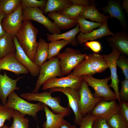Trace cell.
<instances>
[{
    "label": "cell",
    "mask_w": 128,
    "mask_h": 128,
    "mask_svg": "<svg viewBox=\"0 0 128 128\" xmlns=\"http://www.w3.org/2000/svg\"><path fill=\"white\" fill-rule=\"evenodd\" d=\"M96 117L89 113L83 117L79 128H92L93 122Z\"/></svg>",
    "instance_id": "38"
},
{
    "label": "cell",
    "mask_w": 128,
    "mask_h": 128,
    "mask_svg": "<svg viewBox=\"0 0 128 128\" xmlns=\"http://www.w3.org/2000/svg\"><path fill=\"white\" fill-rule=\"evenodd\" d=\"M21 2L22 0H0V9L6 15L14 11Z\"/></svg>",
    "instance_id": "32"
},
{
    "label": "cell",
    "mask_w": 128,
    "mask_h": 128,
    "mask_svg": "<svg viewBox=\"0 0 128 128\" xmlns=\"http://www.w3.org/2000/svg\"><path fill=\"white\" fill-rule=\"evenodd\" d=\"M13 40L16 48L14 55L16 59L27 69L32 76H38L40 67L35 64L27 55L19 44L16 36L13 37Z\"/></svg>",
    "instance_id": "15"
},
{
    "label": "cell",
    "mask_w": 128,
    "mask_h": 128,
    "mask_svg": "<svg viewBox=\"0 0 128 128\" xmlns=\"http://www.w3.org/2000/svg\"><path fill=\"white\" fill-rule=\"evenodd\" d=\"M125 55H120L117 60L116 65L122 70L125 79L128 80V59Z\"/></svg>",
    "instance_id": "36"
},
{
    "label": "cell",
    "mask_w": 128,
    "mask_h": 128,
    "mask_svg": "<svg viewBox=\"0 0 128 128\" xmlns=\"http://www.w3.org/2000/svg\"><path fill=\"white\" fill-rule=\"evenodd\" d=\"M72 4L70 0H48L43 12L47 13L61 11Z\"/></svg>",
    "instance_id": "27"
},
{
    "label": "cell",
    "mask_w": 128,
    "mask_h": 128,
    "mask_svg": "<svg viewBox=\"0 0 128 128\" xmlns=\"http://www.w3.org/2000/svg\"><path fill=\"white\" fill-rule=\"evenodd\" d=\"M121 89L119 91V96L121 101H128V80L124 79L121 81Z\"/></svg>",
    "instance_id": "37"
},
{
    "label": "cell",
    "mask_w": 128,
    "mask_h": 128,
    "mask_svg": "<svg viewBox=\"0 0 128 128\" xmlns=\"http://www.w3.org/2000/svg\"><path fill=\"white\" fill-rule=\"evenodd\" d=\"M14 111L12 108L0 104V128L4 125L6 120L11 119Z\"/></svg>",
    "instance_id": "34"
},
{
    "label": "cell",
    "mask_w": 128,
    "mask_h": 128,
    "mask_svg": "<svg viewBox=\"0 0 128 128\" xmlns=\"http://www.w3.org/2000/svg\"><path fill=\"white\" fill-rule=\"evenodd\" d=\"M72 5H77L82 6L85 7L90 6L91 4V2L87 0H70Z\"/></svg>",
    "instance_id": "42"
},
{
    "label": "cell",
    "mask_w": 128,
    "mask_h": 128,
    "mask_svg": "<svg viewBox=\"0 0 128 128\" xmlns=\"http://www.w3.org/2000/svg\"><path fill=\"white\" fill-rule=\"evenodd\" d=\"M16 51L13 36L5 32L0 37V59L9 55H15Z\"/></svg>",
    "instance_id": "23"
},
{
    "label": "cell",
    "mask_w": 128,
    "mask_h": 128,
    "mask_svg": "<svg viewBox=\"0 0 128 128\" xmlns=\"http://www.w3.org/2000/svg\"><path fill=\"white\" fill-rule=\"evenodd\" d=\"M69 44H70L69 41L64 40L54 41L48 43V59L57 56L60 53L61 50L65 46Z\"/></svg>",
    "instance_id": "28"
},
{
    "label": "cell",
    "mask_w": 128,
    "mask_h": 128,
    "mask_svg": "<svg viewBox=\"0 0 128 128\" xmlns=\"http://www.w3.org/2000/svg\"><path fill=\"white\" fill-rule=\"evenodd\" d=\"M82 77L88 85L94 89L95 92L93 94L95 98H101L107 101L117 100L115 92L110 89L108 84L111 80L110 77L103 79L96 78L90 75H84Z\"/></svg>",
    "instance_id": "7"
},
{
    "label": "cell",
    "mask_w": 128,
    "mask_h": 128,
    "mask_svg": "<svg viewBox=\"0 0 128 128\" xmlns=\"http://www.w3.org/2000/svg\"><path fill=\"white\" fill-rule=\"evenodd\" d=\"M38 32L31 21L27 20L23 22L16 35L20 45L33 62L38 45L37 38Z\"/></svg>",
    "instance_id": "1"
},
{
    "label": "cell",
    "mask_w": 128,
    "mask_h": 128,
    "mask_svg": "<svg viewBox=\"0 0 128 128\" xmlns=\"http://www.w3.org/2000/svg\"><path fill=\"white\" fill-rule=\"evenodd\" d=\"M86 7L72 5L64 10L58 12L59 14L70 19L76 20Z\"/></svg>",
    "instance_id": "33"
},
{
    "label": "cell",
    "mask_w": 128,
    "mask_h": 128,
    "mask_svg": "<svg viewBox=\"0 0 128 128\" xmlns=\"http://www.w3.org/2000/svg\"><path fill=\"white\" fill-rule=\"evenodd\" d=\"M79 16L85 19H88L102 24L107 22L108 19L110 17L109 15L106 16L100 13L93 0L91 1L90 6L84 8Z\"/></svg>",
    "instance_id": "22"
},
{
    "label": "cell",
    "mask_w": 128,
    "mask_h": 128,
    "mask_svg": "<svg viewBox=\"0 0 128 128\" xmlns=\"http://www.w3.org/2000/svg\"><path fill=\"white\" fill-rule=\"evenodd\" d=\"M92 128H112L107 123L106 121L99 117H96L94 120Z\"/></svg>",
    "instance_id": "39"
},
{
    "label": "cell",
    "mask_w": 128,
    "mask_h": 128,
    "mask_svg": "<svg viewBox=\"0 0 128 128\" xmlns=\"http://www.w3.org/2000/svg\"><path fill=\"white\" fill-rule=\"evenodd\" d=\"M6 16L0 9V37L5 33V31L3 29L1 25V22L3 19Z\"/></svg>",
    "instance_id": "43"
},
{
    "label": "cell",
    "mask_w": 128,
    "mask_h": 128,
    "mask_svg": "<svg viewBox=\"0 0 128 128\" xmlns=\"http://www.w3.org/2000/svg\"><path fill=\"white\" fill-rule=\"evenodd\" d=\"M118 105L116 100L107 101L102 100L96 105L91 113L92 115L106 121L118 111Z\"/></svg>",
    "instance_id": "14"
},
{
    "label": "cell",
    "mask_w": 128,
    "mask_h": 128,
    "mask_svg": "<svg viewBox=\"0 0 128 128\" xmlns=\"http://www.w3.org/2000/svg\"><path fill=\"white\" fill-rule=\"evenodd\" d=\"M51 93L45 91L41 93L27 92L22 93L21 97L27 101H37L42 103L50 107L54 113L56 114L63 113L67 116L70 114L72 110L69 107H64L60 105V100L59 97H53Z\"/></svg>",
    "instance_id": "3"
},
{
    "label": "cell",
    "mask_w": 128,
    "mask_h": 128,
    "mask_svg": "<svg viewBox=\"0 0 128 128\" xmlns=\"http://www.w3.org/2000/svg\"><path fill=\"white\" fill-rule=\"evenodd\" d=\"M2 74L0 72V99L3 105L7 101V98L9 94L15 90H19L20 88L17 86V82L23 76H20L16 79H12L9 77L4 72Z\"/></svg>",
    "instance_id": "16"
},
{
    "label": "cell",
    "mask_w": 128,
    "mask_h": 128,
    "mask_svg": "<svg viewBox=\"0 0 128 128\" xmlns=\"http://www.w3.org/2000/svg\"><path fill=\"white\" fill-rule=\"evenodd\" d=\"M106 39L112 49L128 56V35L126 32H118L114 36L106 38Z\"/></svg>",
    "instance_id": "19"
},
{
    "label": "cell",
    "mask_w": 128,
    "mask_h": 128,
    "mask_svg": "<svg viewBox=\"0 0 128 128\" xmlns=\"http://www.w3.org/2000/svg\"><path fill=\"white\" fill-rule=\"evenodd\" d=\"M118 111L128 121V103L125 101H121L118 105Z\"/></svg>",
    "instance_id": "41"
},
{
    "label": "cell",
    "mask_w": 128,
    "mask_h": 128,
    "mask_svg": "<svg viewBox=\"0 0 128 128\" xmlns=\"http://www.w3.org/2000/svg\"><path fill=\"white\" fill-rule=\"evenodd\" d=\"M112 52L108 55H102L103 57L106 62L108 68L110 70L111 80V82L109 85L114 90L117 100L119 103L120 102L119 96V83L120 80L118 78L117 70L116 61L119 56L121 54L119 51L112 49Z\"/></svg>",
    "instance_id": "13"
},
{
    "label": "cell",
    "mask_w": 128,
    "mask_h": 128,
    "mask_svg": "<svg viewBox=\"0 0 128 128\" xmlns=\"http://www.w3.org/2000/svg\"><path fill=\"white\" fill-rule=\"evenodd\" d=\"M56 91L62 92L66 96L68 100V107L73 110L75 114L74 121L76 124L80 125L83 117L81 115L79 108L80 99L79 91L69 87H55L49 89V92L51 93Z\"/></svg>",
    "instance_id": "11"
},
{
    "label": "cell",
    "mask_w": 128,
    "mask_h": 128,
    "mask_svg": "<svg viewBox=\"0 0 128 128\" xmlns=\"http://www.w3.org/2000/svg\"><path fill=\"white\" fill-rule=\"evenodd\" d=\"M23 10L21 3L14 11L6 15L2 21L3 29L13 37L16 36L23 22Z\"/></svg>",
    "instance_id": "12"
},
{
    "label": "cell",
    "mask_w": 128,
    "mask_h": 128,
    "mask_svg": "<svg viewBox=\"0 0 128 128\" xmlns=\"http://www.w3.org/2000/svg\"><path fill=\"white\" fill-rule=\"evenodd\" d=\"M47 0H22L21 3L23 9L26 8L39 7L43 10L45 9Z\"/></svg>",
    "instance_id": "35"
},
{
    "label": "cell",
    "mask_w": 128,
    "mask_h": 128,
    "mask_svg": "<svg viewBox=\"0 0 128 128\" xmlns=\"http://www.w3.org/2000/svg\"><path fill=\"white\" fill-rule=\"evenodd\" d=\"M25 115L14 110L12 117L13 122L11 126L7 128H29V120Z\"/></svg>",
    "instance_id": "31"
},
{
    "label": "cell",
    "mask_w": 128,
    "mask_h": 128,
    "mask_svg": "<svg viewBox=\"0 0 128 128\" xmlns=\"http://www.w3.org/2000/svg\"><path fill=\"white\" fill-rule=\"evenodd\" d=\"M8 97V100L4 105L17 110L24 115L32 116L35 119L37 118V113L44 110L42 103H29L19 97L14 91L12 92Z\"/></svg>",
    "instance_id": "4"
},
{
    "label": "cell",
    "mask_w": 128,
    "mask_h": 128,
    "mask_svg": "<svg viewBox=\"0 0 128 128\" xmlns=\"http://www.w3.org/2000/svg\"><path fill=\"white\" fill-rule=\"evenodd\" d=\"M83 79L82 76L74 75L71 73L65 77L50 78L42 84V89L44 91L55 87H69L79 91Z\"/></svg>",
    "instance_id": "9"
},
{
    "label": "cell",
    "mask_w": 128,
    "mask_h": 128,
    "mask_svg": "<svg viewBox=\"0 0 128 128\" xmlns=\"http://www.w3.org/2000/svg\"><path fill=\"white\" fill-rule=\"evenodd\" d=\"M84 44L86 46L90 49L95 53H98L101 50V46L99 42L92 41L86 42Z\"/></svg>",
    "instance_id": "40"
},
{
    "label": "cell",
    "mask_w": 128,
    "mask_h": 128,
    "mask_svg": "<svg viewBox=\"0 0 128 128\" xmlns=\"http://www.w3.org/2000/svg\"><path fill=\"white\" fill-rule=\"evenodd\" d=\"M78 23L81 32L85 34L89 33L93 30L96 28L100 27L102 25L101 23L91 22L80 16L76 19Z\"/></svg>",
    "instance_id": "29"
},
{
    "label": "cell",
    "mask_w": 128,
    "mask_h": 128,
    "mask_svg": "<svg viewBox=\"0 0 128 128\" xmlns=\"http://www.w3.org/2000/svg\"><path fill=\"white\" fill-rule=\"evenodd\" d=\"M4 70L11 72L16 75L27 74V69L19 63L14 55H9L0 59V71Z\"/></svg>",
    "instance_id": "17"
},
{
    "label": "cell",
    "mask_w": 128,
    "mask_h": 128,
    "mask_svg": "<svg viewBox=\"0 0 128 128\" xmlns=\"http://www.w3.org/2000/svg\"><path fill=\"white\" fill-rule=\"evenodd\" d=\"M85 34L80 33L76 39L78 43L82 44L89 41H92L107 36H113L115 34L109 29L107 22L103 24L99 28Z\"/></svg>",
    "instance_id": "20"
},
{
    "label": "cell",
    "mask_w": 128,
    "mask_h": 128,
    "mask_svg": "<svg viewBox=\"0 0 128 128\" xmlns=\"http://www.w3.org/2000/svg\"><path fill=\"white\" fill-rule=\"evenodd\" d=\"M60 128H77L76 124L72 125L69 122H68L64 124Z\"/></svg>",
    "instance_id": "45"
},
{
    "label": "cell",
    "mask_w": 128,
    "mask_h": 128,
    "mask_svg": "<svg viewBox=\"0 0 128 128\" xmlns=\"http://www.w3.org/2000/svg\"><path fill=\"white\" fill-rule=\"evenodd\" d=\"M48 55V43L44 39L40 38L36 55L33 62L40 67L46 61Z\"/></svg>",
    "instance_id": "26"
},
{
    "label": "cell",
    "mask_w": 128,
    "mask_h": 128,
    "mask_svg": "<svg viewBox=\"0 0 128 128\" xmlns=\"http://www.w3.org/2000/svg\"><path fill=\"white\" fill-rule=\"evenodd\" d=\"M80 31L79 25L77 26L72 29L66 32L61 34H46L48 41H49L64 40L69 41L70 44L73 46H76L78 43L76 38V36Z\"/></svg>",
    "instance_id": "24"
},
{
    "label": "cell",
    "mask_w": 128,
    "mask_h": 128,
    "mask_svg": "<svg viewBox=\"0 0 128 128\" xmlns=\"http://www.w3.org/2000/svg\"><path fill=\"white\" fill-rule=\"evenodd\" d=\"M122 7L127 14H128V0H124L122 3Z\"/></svg>",
    "instance_id": "44"
},
{
    "label": "cell",
    "mask_w": 128,
    "mask_h": 128,
    "mask_svg": "<svg viewBox=\"0 0 128 128\" xmlns=\"http://www.w3.org/2000/svg\"><path fill=\"white\" fill-rule=\"evenodd\" d=\"M8 125H3L0 128H7Z\"/></svg>",
    "instance_id": "46"
},
{
    "label": "cell",
    "mask_w": 128,
    "mask_h": 128,
    "mask_svg": "<svg viewBox=\"0 0 128 128\" xmlns=\"http://www.w3.org/2000/svg\"><path fill=\"white\" fill-rule=\"evenodd\" d=\"M48 16L53 20V23L60 30L69 29L77 23L76 20L69 19L57 12L49 13Z\"/></svg>",
    "instance_id": "25"
},
{
    "label": "cell",
    "mask_w": 128,
    "mask_h": 128,
    "mask_svg": "<svg viewBox=\"0 0 128 128\" xmlns=\"http://www.w3.org/2000/svg\"><path fill=\"white\" fill-rule=\"evenodd\" d=\"M108 68L107 63L102 55L90 54L87 55L70 73L79 76H92L96 73H102Z\"/></svg>",
    "instance_id": "2"
},
{
    "label": "cell",
    "mask_w": 128,
    "mask_h": 128,
    "mask_svg": "<svg viewBox=\"0 0 128 128\" xmlns=\"http://www.w3.org/2000/svg\"><path fill=\"white\" fill-rule=\"evenodd\" d=\"M106 121L108 125L112 128H128V121L119 111Z\"/></svg>",
    "instance_id": "30"
},
{
    "label": "cell",
    "mask_w": 128,
    "mask_h": 128,
    "mask_svg": "<svg viewBox=\"0 0 128 128\" xmlns=\"http://www.w3.org/2000/svg\"><path fill=\"white\" fill-rule=\"evenodd\" d=\"M82 54L78 50L71 47L66 48L57 56L59 59V64L63 76L70 74L74 69L87 55Z\"/></svg>",
    "instance_id": "5"
},
{
    "label": "cell",
    "mask_w": 128,
    "mask_h": 128,
    "mask_svg": "<svg viewBox=\"0 0 128 128\" xmlns=\"http://www.w3.org/2000/svg\"><path fill=\"white\" fill-rule=\"evenodd\" d=\"M80 99L78 107L82 117L91 112L96 105L100 101L101 98H95L90 90L88 83L83 80L79 91Z\"/></svg>",
    "instance_id": "10"
},
{
    "label": "cell",
    "mask_w": 128,
    "mask_h": 128,
    "mask_svg": "<svg viewBox=\"0 0 128 128\" xmlns=\"http://www.w3.org/2000/svg\"><path fill=\"white\" fill-rule=\"evenodd\" d=\"M23 21L26 20L35 21L43 25L52 34H59L61 30L43 14V11L38 7L27 8L23 9Z\"/></svg>",
    "instance_id": "8"
},
{
    "label": "cell",
    "mask_w": 128,
    "mask_h": 128,
    "mask_svg": "<svg viewBox=\"0 0 128 128\" xmlns=\"http://www.w3.org/2000/svg\"><path fill=\"white\" fill-rule=\"evenodd\" d=\"M59 59L57 56L54 57L46 62L40 67L39 76L35 87L32 91L34 93H38L41 86L46 81L55 77H62L59 64Z\"/></svg>",
    "instance_id": "6"
},
{
    "label": "cell",
    "mask_w": 128,
    "mask_h": 128,
    "mask_svg": "<svg viewBox=\"0 0 128 128\" xmlns=\"http://www.w3.org/2000/svg\"><path fill=\"white\" fill-rule=\"evenodd\" d=\"M105 13H108L111 18L114 17L120 22L122 27L124 29L128 28L126 18L123 11L119 0H111L108 1L106 6L100 8Z\"/></svg>",
    "instance_id": "18"
},
{
    "label": "cell",
    "mask_w": 128,
    "mask_h": 128,
    "mask_svg": "<svg viewBox=\"0 0 128 128\" xmlns=\"http://www.w3.org/2000/svg\"><path fill=\"white\" fill-rule=\"evenodd\" d=\"M46 120L42 124L43 128H60L68 121L64 119L67 116L63 113L55 114L51 111L48 106L43 104Z\"/></svg>",
    "instance_id": "21"
}]
</instances>
